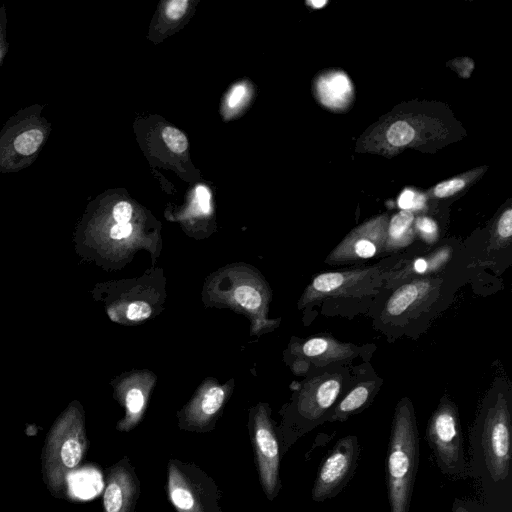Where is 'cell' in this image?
Segmentation results:
<instances>
[{"label": "cell", "mask_w": 512, "mask_h": 512, "mask_svg": "<svg viewBox=\"0 0 512 512\" xmlns=\"http://www.w3.org/2000/svg\"><path fill=\"white\" fill-rule=\"evenodd\" d=\"M419 463V433L408 398L396 405L386 458L390 512H409Z\"/></svg>", "instance_id": "1"}, {"label": "cell", "mask_w": 512, "mask_h": 512, "mask_svg": "<svg viewBox=\"0 0 512 512\" xmlns=\"http://www.w3.org/2000/svg\"><path fill=\"white\" fill-rule=\"evenodd\" d=\"M88 445L84 411L73 401L54 421L42 451L43 478L55 497L65 494L67 479L83 460Z\"/></svg>", "instance_id": "2"}, {"label": "cell", "mask_w": 512, "mask_h": 512, "mask_svg": "<svg viewBox=\"0 0 512 512\" xmlns=\"http://www.w3.org/2000/svg\"><path fill=\"white\" fill-rule=\"evenodd\" d=\"M43 108L42 104L21 108L0 129V173L19 172L37 159L51 132Z\"/></svg>", "instance_id": "3"}, {"label": "cell", "mask_w": 512, "mask_h": 512, "mask_svg": "<svg viewBox=\"0 0 512 512\" xmlns=\"http://www.w3.org/2000/svg\"><path fill=\"white\" fill-rule=\"evenodd\" d=\"M166 493L176 512H224L220 487L193 462L169 459Z\"/></svg>", "instance_id": "4"}, {"label": "cell", "mask_w": 512, "mask_h": 512, "mask_svg": "<svg viewBox=\"0 0 512 512\" xmlns=\"http://www.w3.org/2000/svg\"><path fill=\"white\" fill-rule=\"evenodd\" d=\"M427 441L443 474L459 478L466 472L457 406L444 396L427 425Z\"/></svg>", "instance_id": "5"}, {"label": "cell", "mask_w": 512, "mask_h": 512, "mask_svg": "<svg viewBox=\"0 0 512 512\" xmlns=\"http://www.w3.org/2000/svg\"><path fill=\"white\" fill-rule=\"evenodd\" d=\"M250 440L261 488L269 501H273L281 489V448L273 424L266 409H259L251 418Z\"/></svg>", "instance_id": "6"}, {"label": "cell", "mask_w": 512, "mask_h": 512, "mask_svg": "<svg viewBox=\"0 0 512 512\" xmlns=\"http://www.w3.org/2000/svg\"><path fill=\"white\" fill-rule=\"evenodd\" d=\"M482 444L491 477L495 481L505 480L511 467V415L503 394H498L486 414Z\"/></svg>", "instance_id": "7"}, {"label": "cell", "mask_w": 512, "mask_h": 512, "mask_svg": "<svg viewBox=\"0 0 512 512\" xmlns=\"http://www.w3.org/2000/svg\"><path fill=\"white\" fill-rule=\"evenodd\" d=\"M360 455L358 438H340L321 463L312 488V500L323 502L337 496L351 480Z\"/></svg>", "instance_id": "8"}, {"label": "cell", "mask_w": 512, "mask_h": 512, "mask_svg": "<svg viewBox=\"0 0 512 512\" xmlns=\"http://www.w3.org/2000/svg\"><path fill=\"white\" fill-rule=\"evenodd\" d=\"M380 279L377 267L325 272L317 275L306 291V300L356 297L373 291Z\"/></svg>", "instance_id": "9"}, {"label": "cell", "mask_w": 512, "mask_h": 512, "mask_svg": "<svg viewBox=\"0 0 512 512\" xmlns=\"http://www.w3.org/2000/svg\"><path fill=\"white\" fill-rule=\"evenodd\" d=\"M387 217L380 216L353 229L328 255L333 264L356 263L384 250Z\"/></svg>", "instance_id": "10"}, {"label": "cell", "mask_w": 512, "mask_h": 512, "mask_svg": "<svg viewBox=\"0 0 512 512\" xmlns=\"http://www.w3.org/2000/svg\"><path fill=\"white\" fill-rule=\"evenodd\" d=\"M141 483L128 456L106 469L102 512H136Z\"/></svg>", "instance_id": "11"}, {"label": "cell", "mask_w": 512, "mask_h": 512, "mask_svg": "<svg viewBox=\"0 0 512 512\" xmlns=\"http://www.w3.org/2000/svg\"><path fill=\"white\" fill-rule=\"evenodd\" d=\"M440 281L431 277H419L399 286L389 297L385 314L390 317L406 316L421 308L438 292Z\"/></svg>", "instance_id": "12"}, {"label": "cell", "mask_w": 512, "mask_h": 512, "mask_svg": "<svg viewBox=\"0 0 512 512\" xmlns=\"http://www.w3.org/2000/svg\"><path fill=\"white\" fill-rule=\"evenodd\" d=\"M355 347L328 336L308 339L301 347L302 354L317 364L327 365L351 358Z\"/></svg>", "instance_id": "13"}, {"label": "cell", "mask_w": 512, "mask_h": 512, "mask_svg": "<svg viewBox=\"0 0 512 512\" xmlns=\"http://www.w3.org/2000/svg\"><path fill=\"white\" fill-rule=\"evenodd\" d=\"M376 389V382H361L355 385L345 397L334 407L327 421H345L349 416L361 411L371 399Z\"/></svg>", "instance_id": "14"}, {"label": "cell", "mask_w": 512, "mask_h": 512, "mask_svg": "<svg viewBox=\"0 0 512 512\" xmlns=\"http://www.w3.org/2000/svg\"><path fill=\"white\" fill-rule=\"evenodd\" d=\"M452 249L448 246H443L436 249L431 254L424 257H419L410 262L402 270L393 274V280L397 283L406 279H413L415 276H429L432 273L440 270L450 259Z\"/></svg>", "instance_id": "15"}, {"label": "cell", "mask_w": 512, "mask_h": 512, "mask_svg": "<svg viewBox=\"0 0 512 512\" xmlns=\"http://www.w3.org/2000/svg\"><path fill=\"white\" fill-rule=\"evenodd\" d=\"M414 214L401 210L387 224L384 251H395L411 244L414 240Z\"/></svg>", "instance_id": "16"}, {"label": "cell", "mask_w": 512, "mask_h": 512, "mask_svg": "<svg viewBox=\"0 0 512 512\" xmlns=\"http://www.w3.org/2000/svg\"><path fill=\"white\" fill-rule=\"evenodd\" d=\"M350 90V84L345 75L336 74L324 79L321 83L322 98L329 103L340 102Z\"/></svg>", "instance_id": "17"}, {"label": "cell", "mask_w": 512, "mask_h": 512, "mask_svg": "<svg viewBox=\"0 0 512 512\" xmlns=\"http://www.w3.org/2000/svg\"><path fill=\"white\" fill-rule=\"evenodd\" d=\"M414 127L405 120L393 122L386 131V139L389 144L401 147L410 144L415 138Z\"/></svg>", "instance_id": "18"}, {"label": "cell", "mask_w": 512, "mask_h": 512, "mask_svg": "<svg viewBox=\"0 0 512 512\" xmlns=\"http://www.w3.org/2000/svg\"><path fill=\"white\" fill-rule=\"evenodd\" d=\"M238 304L248 310H257L261 305V295L257 289L249 285H241L234 291Z\"/></svg>", "instance_id": "19"}, {"label": "cell", "mask_w": 512, "mask_h": 512, "mask_svg": "<svg viewBox=\"0 0 512 512\" xmlns=\"http://www.w3.org/2000/svg\"><path fill=\"white\" fill-rule=\"evenodd\" d=\"M162 138L167 147L174 153H182L188 148V140L185 134L174 127H165L162 130Z\"/></svg>", "instance_id": "20"}, {"label": "cell", "mask_w": 512, "mask_h": 512, "mask_svg": "<svg viewBox=\"0 0 512 512\" xmlns=\"http://www.w3.org/2000/svg\"><path fill=\"white\" fill-rule=\"evenodd\" d=\"M512 236V209L507 208L499 217L494 238L496 240V244L501 246L510 242Z\"/></svg>", "instance_id": "21"}, {"label": "cell", "mask_w": 512, "mask_h": 512, "mask_svg": "<svg viewBox=\"0 0 512 512\" xmlns=\"http://www.w3.org/2000/svg\"><path fill=\"white\" fill-rule=\"evenodd\" d=\"M415 231L428 244L434 243L438 238L436 222L427 216H420L414 220Z\"/></svg>", "instance_id": "22"}, {"label": "cell", "mask_w": 512, "mask_h": 512, "mask_svg": "<svg viewBox=\"0 0 512 512\" xmlns=\"http://www.w3.org/2000/svg\"><path fill=\"white\" fill-rule=\"evenodd\" d=\"M465 185L466 181L463 178L455 177L438 183L433 189V194L438 198L449 197L461 191Z\"/></svg>", "instance_id": "23"}, {"label": "cell", "mask_w": 512, "mask_h": 512, "mask_svg": "<svg viewBox=\"0 0 512 512\" xmlns=\"http://www.w3.org/2000/svg\"><path fill=\"white\" fill-rule=\"evenodd\" d=\"M425 204L423 195L416 193L413 190L405 189L402 191L398 198V206L402 210L413 211L421 209Z\"/></svg>", "instance_id": "24"}, {"label": "cell", "mask_w": 512, "mask_h": 512, "mask_svg": "<svg viewBox=\"0 0 512 512\" xmlns=\"http://www.w3.org/2000/svg\"><path fill=\"white\" fill-rule=\"evenodd\" d=\"M126 315L132 321H141L151 315V307L147 302L135 301L128 306Z\"/></svg>", "instance_id": "25"}, {"label": "cell", "mask_w": 512, "mask_h": 512, "mask_svg": "<svg viewBox=\"0 0 512 512\" xmlns=\"http://www.w3.org/2000/svg\"><path fill=\"white\" fill-rule=\"evenodd\" d=\"M7 13L4 5L0 6V67L9 49L7 39Z\"/></svg>", "instance_id": "26"}, {"label": "cell", "mask_w": 512, "mask_h": 512, "mask_svg": "<svg viewBox=\"0 0 512 512\" xmlns=\"http://www.w3.org/2000/svg\"><path fill=\"white\" fill-rule=\"evenodd\" d=\"M132 212V206L128 202L119 201L112 208V217L116 223H128Z\"/></svg>", "instance_id": "27"}, {"label": "cell", "mask_w": 512, "mask_h": 512, "mask_svg": "<svg viewBox=\"0 0 512 512\" xmlns=\"http://www.w3.org/2000/svg\"><path fill=\"white\" fill-rule=\"evenodd\" d=\"M187 6V0H171L166 5V15L172 20L180 19L186 12Z\"/></svg>", "instance_id": "28"}, {"label": "cell", "mask_w": 512, "mask_h": 512, "mask_svg": "<svg viewBox=\"0 0 512 512\" xmlns=\"http://www.w3.org/2000/svg\"><path fill=\"white\" fill-rule=\"evenodd\" d=\"M132 224L116 223L109 229V237L113 240H121L127 238L132 233Z\"/></svg>", "instance_id": "29"}, {"label": "cell", "mask_w": 512, "mask_h": 512, "mask_svg": "<svg viewBox=\"0 0 512 512\" xmlns=\"http://www.w3.org/2000/svg\"><path fill=\"white\" fill-rule=\"evenodd\" d=\"M196 197H197L200 209L204 213H209L211 207H210V193H209L208 189L205 186L199 185L196 188Z\"/></svg>", "instance_id": "30"}, {"label": "cell", "mask_w": 512, "mask_h": 512, "mask_svg": "<svg viewBox=\"0 0 512 512\" xmlns=\"http://www.w3.org/2000/svg\"><path fill=\"white\" fill-rule=\"evenodd\" d=\"M246 92V88L243 85H238L233 88V90L229 94L228 105L230 107L237 106L240 101L243 99Z\"/></svg>", "instance_id": "31"}, {"label": "cell", "mask_w": 512, "mask_h": 512, "mask_svg": "<svg viewBox=\"0 0 512 512\" xmlns=\"http://www.w3.org/2000/svg\"><path fill=\"white\" fill-rule=\"evenodd\" d=\"M452 512H470L459 500L454 501Z\"/></svg>", "instance_id": "32"}, {"label": "cell", "mask_w": 512, "mask_h": 512, "mask_svg": "<svg viewBox=\"0 0 512 512\" xmlns=\"http://www.w3.org/2000/svg\"><path fill=\"white\" fill-rule=\"evenodd\" d=\"M310 4L315 6L314 8H321L323 5L326 4V1H312L310 2Z\"/></svg>", "instance_id": "33"}, {"label": "cell", "mask_w": 512, "mask_h": 512, "mask_svg": "<svg viewBox=\"0 0 512 512\" xmlns=\"http://www.w3.org/2000/svg\"><path fill=\"white\" fill-rule=\"evenodd\" d=\"M0 512H4V511H3V509H2V507H1V505H0Z\"/></svg>", "instance_id": "34"}]
</instances>
